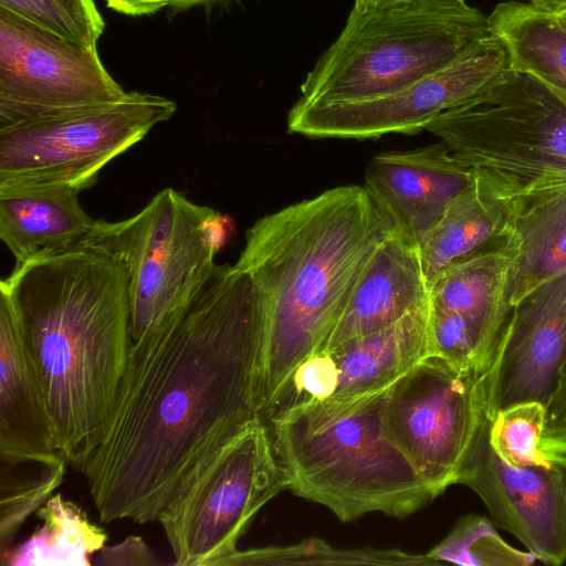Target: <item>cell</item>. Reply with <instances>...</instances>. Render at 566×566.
<instances>
[{
	"label": "cell",
	"instance_id": "obj_1",
	"mask_svg": "<svg viewBox=\"0 0 566 566\" xmlns=\"http://www.w3.org/2000/svg\"><path fill=\"white\" fill-rule=\"evenodd\" d=\"M262 348L252 282L228 263L132 340L109 417L73 464L102 522L157 521L206 454L261 420Z\"/></svg>",
	"mask_w": 566,
	"mask_h": 566
},
{
	"label": "cell",
	"instance_id": "obj_2",
	"mask_svg": "<svg viewBox=\"0 0 566 566\" xmlns=\"http://www.w3.org/2000/svg\"><path fill=\"white\" fill-rule=\"evenodd\" d=\"M397 228L364 186L347 185L248 229L235 266L249 275L262 319L261 417L297 366L319 350Z\"/></svg>",
	"mask_w": 566,
	"mask_h": 566
},
{
	"label": "cell",
	"instance_id": "obj_3",
	"mask_svg": "<svg viewBox=\"0 0 566 566\" xmlns=\"http://www.w3.org/2000/svg\"><path fill=\"white\" fill-rule=\"evenodd\" d=\"M38 373L61 457L72 465L104 428L132 343L124 264L90 235L15 264L0 283Z\"/></svg>",
	"mask_w": 566,
	"mask_h": 566
},
{
	"label": "cell",
	"instance_id": "obj_4",
	"mask_svg": "<svg viewBox=\"0 0 566 566\" xmlns=\"http://www.w3.org/2000/svg\"><path fill=\"white\" fill-rule=\"evenodd\" d=\"M385 390L305 402L262 421L285 489L343 522L375 512L401 518L439 496L384 436Z\"/></svg>",
	"mask_w": 566,
	"mask_h": 566
},
{
	"label": "cell",
	"instance_id": "obj_5",
	"mask_svg": "<svg viewBox=\"0 0 566 566\" xmlns=\"http://www.w3.org/2000/svg\"><path fill=\"white\" fill-rule=\"evenodd\" d=\"M497 38L465 0L355 1L337 39L301 85L300 101L390 94L484 50Z\"/></svg>",
	"mask_w": 566,
	"mask_h": 566
},
{
	"label": "cell",
	"instance_id": "obj_6",
	"mask_svg": "<svg viewBox=\"0 0 566 566\" xmlns=\"http://www.w3.org/2000/svg\"><path fill=\"white\" fill-rule=\"evenodd\" d=\"M424 129L510 209L566 189V102L531 75L507 70Z\"/></svg>",
	"mask_w": 566,
	"mask_h": 566
},
{
	"label": "cell",
	"instance_id": "obj_7",
	"mask_svg": "<svg viewBox=\"0 0 566 566\" xmlns=\"http://www.w3.org/2000/svg\"><path fill=\"white\" fill-rule=\"evenodd\" d=\"M230 227L228 217L172 188L163 189L126 220H95L90 237L126 269L132 340L198 291L212 273Z\"/></svg>",
	"mask_w": 566,
	"mask_h": 566
},
{
	"label": "cell",
	"instance_id": "obj_8",
	"mask_svg": "<svg viewBox=\"0 0 566 566\" xmlns=\"http://www.w3.org/2000/svg\"><path fill=\"white\" fill-rule=\"evenodd\" d=\"M283 489L269 430L258 420L206 454L159 513L174 564L219 566Z\"/></svg>",
	"mask_w": 566,
	"mask_h": 566
},
{
	"label": "cell",
	"instance_id": "obj_9",
	"mask_svg": "<svg viewBox=\"0 0 566 566\" xmlns=\"http://www.w3.org/2000/svg\"><path fill=\"white\" fill-rule=\"evenodd\" d=\"M496 355L483 369L429 356L386 388L384 436L438 494L460 475L495 415Z\"/></svg>",
	"mask_w": 566,
	"mask_h": 566
},
{
	"label": "cell",
	"instance_id": "obj_10",
	"mask_svg": "<svg viewBox=\"0 0 566 566\" xmlns=\"http://www.w3.org/2000/svg\"><path fill=\"white\" fill-rule=\"evenodd\" d=\"M176 109L164 96L127 92L114 103L0 126V185L64 182L88 189L104 166Z\"/></svg>",
	"mask_w": 566,
	"mask_h": 566
},
{
	"label": "cell",
	"instance_id": "obj_11",
	"mask_svg": "<svg viewBox=\"0 0 566 566\" xmlns=\"http://www.w3.org/2000/svg\"><path fill=\"white\" fill-rule=\"evenodd\" d=\"M126 93L97 46L71 42L0 8V126L114 103Z\"/></svg>",
	"mask_w": 566,
	"mask_h": 566
},
{
	"label": "cell",
	"instance_id": "obj_12",
	"mask_svg": "<svg viewBox=\"0 0 566 566\" xmlns=\"http://www.w3.org/2000/svg\"><path fill=\"white\" fill-rule=\"evenodd\" d=\"M510 69L509 54L497 39L452 66L390 94L337 103L298 99L289 112L287 129L311 138L369 139L413 134Z\"/></svg>",
	"mask_w": 566,
	"mask_h": 566
},
{
	"label": "cell",
	"instance_id": "obj_13",
	"mask_svg": "<svg viewBox=\"0 0 566 566\" xmlns=\"http://www.w3.org/2000/svg\"><path fill=\"white\" fill-rule=\"evenodd\" d=\"M459 483L474 491L492 523L514 535L536 559L554 566L566 560L565 464L510 465L490 447L486 430Z\"/></svg>",
	"mask_w": 566,
	"mask_h": 566
},
{
	"label": "cell",
	"instance_id": "obj_14",
	"mask_svg": "<svg viewBox=\"0 0 566 566\" xmlns=\"http://www.w3.org/2000/svg\"><path fill=\"white\" fill-rule=\"evenodd\" d=\"M565 354L566 272L511 307L495 353V411L521 401L545 405Z\"/></svg>",
	"mask_w": 566,
	"mask_h": 566
},
{
	"label": "cell",
	"instance_id": "obj_15",
	"mask_svg": "<svg viewBox=\"0 0 566 566\" xmlns=\"http://www.w3.org/2000/svg\"><path fill=\"white\" fill-rule=\"evenodd\" d=\"M473 182L442 143L376 155L365 172V189L417 244L450 202Z\"/></svg>",
	"mask_w": 566,
	"mask_h": 566
},
{
	"label": "cell",
	"instance_id": "obj_16",
	"mask_svg": "<svg viewBox=\"0 0 566 566\" xmlns=\"http://www.w3.org/2000/svg\"><path fill=\"white\" fill-rule=\"evenodd\" d=\"M429 356L428 306L329 352L313 354L316 399L343 401L384 390Z\"/></svg>",
	"mask_w": 566,
	"mask_h": 566
},
{
	"label": "cell",
	"instance_id": "obj_17",
	"mask_svg": "<svg viewBox=\"0 0 566 566\" xmlns=\"http://www.w3.org/2000/svg\"><path fill=\"white\" fill-rule=\"evenodd\" d=\"M62 459L33 360L9 296L0 290V460Z\"/></svg>",
	"mask_w": 566,
	"mask_h": 566
},
{
	"label": "cell",
	"instance_id": "obj_18",
	"mask_svg": "<svg viewBox=\"0 0 566 566\" xmlns=\"http://www.w3.org/2000/svg\"><path fill=\"white\" fill-rule=\"evenodd\" d=\"M429 304L430 285L418 244L398 227L374 255L347 306L316 354L329 352L347 340L389 326Z\"/></svg>",
	"mask_w": 566,
	"mask_h": 566
},
{
	"label": "cell",
	"instance_id": "obj_19",
	"mask_svg": "<svg viewBox=\"0 0 566 566\" xmlns=\"http://www.w3.org/2000/svg\"><path fill=\"white\" fill-rule=\"evenodd\" d=\"M81 190L64 182L0 185V238L15 264L84 241L95 220L78 201Z\"/></svg>",
	"mask_w": 566,
	"mask_h": 566
},
{
	"label": "cell",
	"instance_id": "obj_20",
	"mask_svg": "<svg viewBox=\"0 0 566 566\" xmlns=\"http://www.w3.org/2000/svg\"><path fill=\"white\" fill-rule=\"evenodd\" d=\"M510 263L500 235L446 266L430 283V303L459 314L489 355L495 354L511 312L506 301Z\"/></svg>",
	"mask_w": 566,
	"mask_h": 566
},
{
	"label": "cell",
	"instance_id": "obj_21",
	"mask_svg": "<svg viewBox=\"0 0 566 566\" xmlns=\"http://www.w3.org/2000/svg\"><path fill=\"white\" fill-rule=\"evenodd\" d=\"M501 239L511 258V310L538 285L566 272V189L511 208Z\"/></svg>",
	"mask_w": 566,
	"mask_h": 566
},
{
	"label": "cell",
	"instance_id": "obj_22",
	"mask_svg": "<svg viewBox=\"0 0 566 566\" xmlns=\"http://www.w3.org/2000/svg\"><path fill=\"white\" fill-rule=\"evenodd\" d=\"M512 70L566 93V23L554 11L532 2L505 1L489 15Z\"/></svg>",
	"mask_w": 566,
	"mask_h": 566
},
{
	"label": "cell",
	"instance_id": "obj_23",
	"mask_svg": "<svg viewBox=\"0 0 566 566\" xmlns=\"http://www.w3.org/2000/svg\"><path fill=\"white\" fill-rule=\"evenodd\" d=\"M509 211L506 202L475 181L455 197L418 244L429 285L446 266L500 237Z\"/></svg>",
	"mask_w": 566,
	"mask_h": 566
},
{
	"label": "cell",
	"instance_id": "obj_24",
	"mask_svg": "<svg viewBox=\"0 0 566 566\" xmlns=\"http://www.w3.org/2000/svg\"><path fill=\"white\" fill-rule=\"evenodd\" d=\"M43 522L25 542L1 558L10 566H87L91 556L105 546L107 534L90 522L75 503L52 495L36 511Z\"/></svg>",
	"mask_w": 566,
	"mask_h": 566
},
{
	"label": "cell",
	"instance_id": "obj_25",
	"mask_svg": "<svg viewBox=\"0 0 566 566\" xmlns=\"http://www.w3.org/2000/svg\"><path fill=\"white\" fill-rule=\"evenodd\" d=\"M433 565L427 554L416 555L398 549H337L313 538L286 547L237 549L219 566L231 565Z\"/></svg>",
	"mask_w": 566,
	"mask_h": 566
},
{
	"label": "cell",
	"instance_id": "obj_26",
	"mask_svg": "<svg viewBox=\"0 0 566 566\" xmlns=\"http://www.w3.org/2000/svg\"><path fill=\"white\" fill-rule=\"evenodd\" d=\"M491 520L470 514L461 517L451 532L427 555L436 562L463 566H528L536 557L507 544Z\"/></svg>",
	"mask_w": 566,
	"mask_h": 566
},
{
	"label": "cell",
	"instance_id": "obj_27",
	"mask_svg": "<svg viewBox=\"0 0 566 566\" xmlns=\"http://www.w3.org/2000/svg\"><path fill=\"white\" fill-rule=\"evenodd\" d=\"M66 463L63 458L54 462H32L31 470L19 476L1 467V558L10 552L18 532L30 515L42 507L63 482Z\"/></svg>",
	"mask_w": 566,
	"mask_h": 566
},
{
	"label": "cell",
	"instance_id": "obj_28",
	"mask_svg": "<svg viewBox=\"0 0 566 566\" xmlns=\"http://www.w3.org/2000/svg\"><path fill=\"white\" fill-rule=\"evenodd\" d=\"M545 422V405L521 401L499 409L490 421L488 441L494 453L515 467L552 464L539 449Z\"/></svg>",
	"mask_w": 566,
	"mask_h": 566
},
{
	"label": "cell",
	"instance_id": "obj_29",
	"mask_svg": "<svg viewBox=\"0 0 566 566\" xmlns=\"http://www.w3.org/2000/svg\"><path fill=\"white\" fill-rule=\"evenodd\" d=\"M0 8L84 46H97L105 29L94 0H0Z\"/></svg>",
	"mask_w": 566,
	"mask_h": 566
},
{
	"label": "cell",
	"instance_id": "obj_30",
	"mask_svg": "<svg viewBox=\"0 0 566 566\" xmlns=\"http://www.w3.org/2000/svg\"><path fill=\"white\" fill-rule=\"evenodd\" d=\"M539 449L548 461L566 465V354L545 402Z\"/></svg>",
	"mask_w": 566,
	"mask_h": 566
},
{
	"label": "cell",
	"instance_id": "obj_31",
	"mask_svg": "<svg viewBox=\"0 0 566 566\" xmlns=\"http://www.w3.org/2000/svg\"><path fill=\"white\" fill-rule=\"evenodd\" d=\"M103 565L149 566L157 565L154 552L139 536H127L116 545L104 546L97 552Z\"/></svg>",
	"mask_w": 566,
	"mask_h": 566
},
{
	"label": "cell",
	"instance_id": "obj_32",
	"mask_svg": "<svg viewBox=\"0 0 566 566\" xmlns=\"http://www.w3.org/2000/svg\"><path fill=\"white\" fill-rule=\"evenodd\" d=\"M107 7L126 15H147L150 0H105Z\"/></svg>",
	"mask_w": 566,
	"mask_h": 566
},
{
	"label": "cell",
	"instance_id": "obj_33",
	"mask_svg": "<svg viewBox=\"0 0 566 566\" xmlns=\"http://www.w3.org/2000/svg\"><path fill=\"white\" fill-rule=\"evenodd\" d=\"M209 1L213 0H150L148 14L156 13L166 7L181 9Z\"/></svg>",
	"mask_w": 566,
	"mask_h": 566
},
{
	"label": "cell",
	"instance_id": "obj_34",
	"mask_svg": "<svg viewBox=\"0 0 566 566\" xmlns=\"http://www.w3.org/2000/svg\"><path fill=\"white\" fill-rule=\"evenodd\" d=\"M537 7L557 12L566 8V0H531Z\"/></svg>",
	"mask_w": 566,
	"mask_h": 566
},
{
	"label": "cell",
	"instance_id": "obj_35",
	"mask_svg": "<svg viewBox=\"0 0 566 566\" xmlns=\"http://www.w3.org/2000/svg\"><path fill=\"white\" fill-rule=\"evenodd\" d=\"M558 17L566 23V8L556 12Z\"/></svg>",
	"mask_w": 566,
	"mask_h": 566
},
{
	"label": "cell",
	"instance_id": "obj_36",
	"mask_svg": "<svg viewBox=\"0 0 566 566\" xmlns=\"http://www.w3.org/2000/svg\"><path fill=\"white\" fill-rule=\"evenodd\" d=\"M565 102H566V93L555 91Z\"/></svg>",
	"mask_w": 566,
	"mask_h": 566
},
{
	"label": "cell",
	"instance_id": "obj_37",
	"mask_svg": "<svg viewBox=\"0 0 566 566\" xmlns=\"http://www.w3.org/2000/svg\"><path fill=\"white\" fill-rule=\"evenodd\" d=\"M355 1H363V0H355Z\"/></svg>",
	"mask_w": 566,
	"mask_h": 566
}]
</instances>
